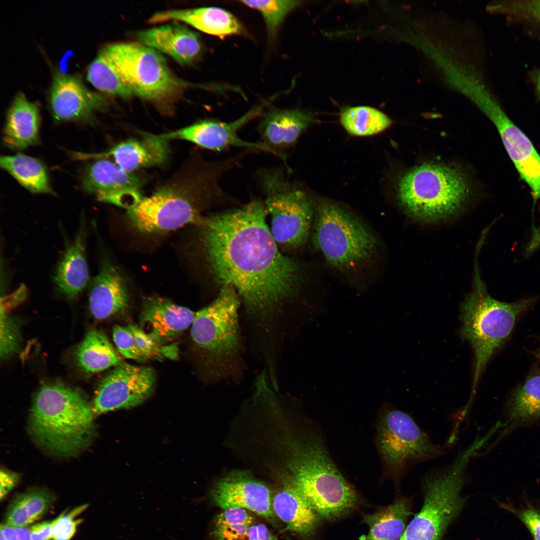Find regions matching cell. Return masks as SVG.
<instances>
[{
	"label": "cell",
	"instance_id": "obj_12",
	"mask_svg": "<svg viewBox=\"0 0 540 540\" xmlns=\"http://www.w3.org/2000/svg\"><path fill=\"white\" fill-rule=\"evenodd\" d=\"M156 376L154 370L148 366L125 363L115 366L95 392L92 404L94 416L142 404L154 392Z\"/></svg>",
	"mask_w": 540,
	"mask_h": 540
},
{
	"label": "cell",
	"instance_id": "obj_21",
	"mask_svg": "<svg viewBox=\"0 0 540 540\" xmlns=\"http://www.w3.org/2000/svg\"><path fill=\"white\" fill-rule=\"evenodd\" d=\"M136 38L139 43L162 52L183 64H192L202 50L197 34L176 22L140 31Z\"/></svg>",
	"mask_w": 540,
	"mask_h": 540
},
{
	"label": "cell",
	"instance_id": "obj_31",
	"mask_svg": "<svg viewBox=\"0 0 540 540\" xmlns=\"http://www.w3.org/2000/svg\"><path fill=\"white\" fill-rule=\"evenodd\" d=\"M506 416L516 424L540 420V374L528 376L513 392L507 404Z\"/></svg>",
	"mask_w": 540,
	"mask_h": 540
},
{
	"label": "cell",
	"instance_id": "obj_23",
	"mask_svg": "<svg viewBox=\"0 0 540 540\" xmlns=\"http://www.w3.org/2000/svg\"><path fill=\"white\" fill-rule=\"evenodd\" d=\"M170 20L184 22L202 32L220 37L242 32L241 24L232 14L217 7L164 10L155 13L148 21L156 24Z\"/></svg>",
	"mask_w": 540,
	"mask_h": 540
},
{
	"label": "cell",
	"instance_id": "obj_6",
	"mask_svg": "<svg viewBox=\"0 0 540 540\" xmlns=\"http://www.w3.org/2000/svg\"><path fill=\"white\" fill-rule=\"evenodd\" d=\"M242 300L236 291L222 286L216 298L196 312L191 336L204 354L214 375L220 380L237 372L242 337L238 310Z\"/></svg>",
	"mask_w": 540,
	"mask_h": 540
},
{
	"label": "cell",
	"instance_id": "obj_36",
	"mask_svg": "<svg viewBox=\"0 0 540 540\" xmlns=\"http://www.w3.org/2000/svg\"><path fill=\"white\" fill-rule=\"evenodd\" d=\"M127 327L132 334L138 349L146 360L150 358L176 359L178 357V350L176 344L163 346L152 339L140 327L132 324H128Z\"/></svg>",
	"mask_w": 540,
	"mask_h": 540
},
{
	"label": "cell",
	"instance_id": "obj_20",
	"mask_svg": "<svg viewBox=\"0 0 540 540\" xmlns=\"http://www.w3.org/2000/svg\"><path fill=\"white\" fill-rule=\"evenodd\" d=\"M168 140L162 134H144L140 138H131L100 154L76 153L78 159L111 157L124 171L130 172L139 168L164 163L168 157Z\"/></svg>",
	"mask_w": 540,
	"mask_h": 540
},
{
	"label": "cell",
	"instance_id": "obj_49",
	"mask_svg": "<svg viewBox=\"0 0 540 540\" xmlns=\"http://www.w3.org/2000/svg\"><path fill=\"white\" fill-rule=\"evenodd\" d=\"M0 540H6L1 532H0Z\"/></svg>",
	"mask_w": 540,
	"mask_h": 540
},
{
	"label": "cell",
	"instance_id": "obj_35",
	"mask_svg": "<svg viewBox=\"0 0 540 540\" xmlns=\"http://www.w3.org/2000/svg\"><path fill=\"white\" fill-rule=\"evenodd\" d=\"M245 5L259 11L268 33L274 36L287 14L300 4L297 0H242Z\"/></svg>",
	"mask_w": 540,
	"mask_h": 540
},
{
	"label": "cell",
	"instance_id": "obj_43",
	"mask_svg": "<svg viewBox=\"0 0 540 540\" xmlns=\"http://www.w3.org/2000/svg\"><path fill=\"white\" fill-rule=\"evenodd\" d=\"M20 479V474L16 472L1 468L0 472V500L15 486Z\"/></svg>",
	"mask_w": 540,
	"mask_h": 540
},
{
	"label": "cell",
	"instance_id": "obj_32",
	"mask_svg": "<svg viewBox=\"0 0 540 540\" xmlns=\"http://www.w3.org/2000/svg\"><path fill=\"white\" fill-rule=\"evenodd\" d=\"M340 121L350 134L357 136L372 135L389 127L391 120L384 113L367 106L348 107L340 113Z\"/></svg>",
	"mask_w": 540,
	"mask_h": 540
},
{
	"label": "cell",
	"instance_id": "obj_42",
	"mask_svg": "<svg viewBox=\"0 0 540 540\" xmlns=\"http://www.w3.org/2000/svg\"><path fill=\"white\" fill-rule=\"evenodd\" d=\"M58 519V516L54 520L42 522L34 524L30 528L32 540H50L52 539V530Z\"/></svg>",
	"mask_w": 540,
	"mask_h": 540
},
{
	"label": "cell",
	"instance_id": "obj_41",
	"mask_svg": "<svg viewBox=\"0 0 540 540\" xmlns=\"http://www.w3.org/2000/svg\"><path fill=\"white\" fill-rule=\"evenodd\" d=\"M502 508L520 518L528 528L534 540H540V512L538 509L531 504L516 508L509 504H502Z\"/></svg>",
	"mask_w": 540,
	"mask_h": 540
},
{
	"label": "cell",
	"instance_id": "obj_29",
	"mask_svg": "<svg viewBox=\"0 0 540 540\" xmlns=\"http://www.w3.org/2000/svg\"><path fill=\"white\" fill-rule=\"evenodd\" d=\"M54 496L48 490L35 488L18 494L10 504L4 524L24 528L41 518L54 501Z\"/></svg>",
	"mask_w": 540,
	"mask_h": 540
},
{
	"label": "cell",
	"instance_id": "obj_25",
	"mask_svg": "<svg viewBox=\"0 0 540 540\" xmlns=\"http://www.w3.org/2000/svg\"><path fill=\"white\" fill-rule=\"evenodd\" d=\"M86 234L85 224L82 223L74 240L68 245L54 277L58 290L70 298L77 296L90 280L86 257Z\"/></svg>",
	"mask_w": 540,
	"mask_h": 540
},
{
	"label": "cell",
	"instance_id": "obj_45",
	"mask_svg": "<svg viewBox=\"0 0 540 540\" xmlns=\"http://www.w3.org/2000/svg\"><path fill=\"white\" fill-rule=\"evenodd\" d=\"M0 532L6 540H32L30 529L26 527L16 528L2 524Z\"/></svg>",
	"mask_w": 540,
	"mask_h": 540
},
{
	"label": "cell",
	"instance_id": "obj_33",
	"mask_svg": "<svg viewBox=\"0 0 540 540\" xmlns=\"http://www.w3.org/2000/svg\"><path fill=\"white\" fill-rule=\"evenodd\" d=\"M86 77L95 88L110 94L128 98L134 94L120 76L100 52L89 65Z\"/></svg>",
	"mask_w": 540,
	"mask_h": 540
},
{
	"label": "cell",
	"instance_id": "obj_3",
	"mask_svg": "<svg viewBox=\"0 0 540 540\" xmlns=\"http://www.w3.org/2000/svg\"><path fill=\"white\" fill-rule=\"evenodd\" d=\"M478 265L476 262L472 289L462 304L460 316V336L471 344L476 360L471 400L488 362L510 334L517 317L535 300L530 298L506 302L494 298L481 279Z\"/></svg>",
	"mask_w": 540,
	"mask_h": 540
},
{
	"label": "cell",
	"instance_id": "obj_17",
	"mask_svg": "<svg viewBox=\"0 0 540 540\" xmlns=\"http://www.w3.org/2000/svg\"><path fill=\"white\" fill-rule=\"evenodd\" d=\"M52 114L60 121L84 120L104 108L106 100L76 77L58 73L54 77L49 95Z\"/></svg>",
	"mask_w": 540,
	"mask_h": 540
},
{
	"label": "cell",
	"instance_id": "obj_28",
	"mask_svg": "<svg viewBox=\"0 0 540 540\" xmlns=\"http://www.w3.org/2000/svg\"><path fill=\"white\" fill-rule=\"evenodd\" d=\"M75 356L79 367L88 372H102L124 363L106 336L96 330L86 334L77 348Z\"/></svg>",
	"mask_w": 540,
	"mask_h": 540
},
{
	"label": "cell",
	"instance_id": "obj_14",
	"mask_svg": "<svg viewBox=\"0 0 540 540\" xmlns=\"http://www.w3.org/2000/svg\"><path fill=\"white\" fill-rule=\"evenodd\" d=\"M262 113V108L257 107L232 121L204 120L162 135L168 140H186L202 148L216 152L238 147L252 152H264L278 157L276 153L260 142L247 141L239 136L240 130L252 120L260 116Z\"/></svg>",
	"mask_w": 540,
	"mask_h": 540
},
{
	"label": "cell",
	"instance_id": "obj_24",
	"mask_svg": "<svg viewBox=\"0 0 540 540\" xmlns=\"http://www.w3.org/2000/svg\"><path fill=\"white\" fill-rule=\"evenodd\" d=\"M40 122L37 105L23 93H18L7 112L3 136L4 144L11 149L22 150L36 144Z\"/></svg>",
	"mask_w": 540,
	"mask_h": 540
},
{
	"label": "cell",
	"instance_id": "obj_47",
	"mask_svg": "<svg viewBox=\"0 0 540 540\" xmlns=\"http://www.w3.org/2000/svg\"><path fill=\"white\" fill-rule=\"evenodd\" d=\"M536 88L538 95L540 98V72L537 78Z\"/></svg>",
	"mask_w": 540,
	"mask_h": 540
},
{
	"label": "cell",
	"instance_id": "obj_38",
	"mask_svg": "<svg viewBox=\"0 0 540 540\" xmlns=\"http://www.w3.org/2000/svg\"><path fill=\"white\" fill-rule=\"evenodd\" d=\"M88 504L79 506L67 514L64 512L58 516V519L52 530V540H70L76 533L77 526L82 521L76 518L84 511Z\"/></svg>",
	"mask_w": 540,
	"mask_h": 540
},
{
	"label": "cell",
	"instance_id": "obj_40",
	"mask_svg": "<svg viewBox=\"0 0 540 540\" xmlns=\"http://www.w3.org/2000/svg\"><path fill=\"white\" fill-rule=\"evenodd\" d=\"M492 9L540 22V0L506 1L492 6Z\"/></svg>",
	"mask_w": 540,
	"mask_h": 540
},
{
	"label": "cell",
	"instance_id": "obj_4",
	"mask_svg": "<svg viewBox=\"0 0 540 540\" xmlns=\"http://www.w3.org/2000/svg\"><path fill=\"white\" fill-rule=\"evenodd\" d=\"M472 190L468 176L459 169L438 163H426L401 177L397 197L404 212L423 222L448 218L458 212Z\"/></svg>",
	"mask_w": 540,
	"mask_h": 540
},
{
	"label": "cell",
	"instance_id": "obj_39",
	"mask_svg": "<svg viewBox=\"0 0 540 540\" xmlns=\"http://www.w3.org/2000/svg\"><path fill=\"white\" fill-rule=\"evenodd\" d=\"M112 335L118 350L124 357L138 362L146 360L139 351L134 336L127 326H115Z\"/></svg>",
	"mask_w": 540,
	"mask_h": 540
},
{
	"label": "cell",
	"instance_id": "obj_48",
	"mask_svg": "<svg viewBox=\"0 0 540 540\" xmlns=\"http://www.w3.org/2000/svg\"><path fill=\"white\" fill-rule=\"evenodd\" d=\"M532 353L538 360L540 364V346L536 350L532 351Z\"/></svg>",
	"mask_w": 540,
	"mask_h": 540
},
{
	"label": "cell",
	"instance_id": "obj_30",
	"mask_svg": "<svg viewBox=\"0 0 540 540\" xmlns=\"http://www.w3.org/2000/svg\"><path fill=\"white\" fill-rule=\"evenodd\" d=\"M0 163L2 168L30 192L54 194L46 170L36 158L18 154L2 156Z\"/></svg>",
	"mask_w": 540,
	"mask_h": 540
},
{
	"label": "cell",
	"instance_id": "obj_44",
	"mask_svg": "<svg viewBox=\"0 0 540 540\" xmlns=\"http://www.w3.org/2000/svg\"><path fill=\"white\" fill-rule=\"evenodd\" d=\"M242 540H277L267 527L262 524H252Z\"/></svg>",
	"mask_w": 540,
	"mask_h": 540
},
{
	"label": "cell",
	"instance_id": "obj_19",
	"mask_svg": "<svg viewBox=\"0 0 540 540\" xmlns=\"http://www.w3.org/2000/svg\"><path fill=\"white\" fill-rule=\"evenodd\" d=\"M314 120L309 112L298 110L272 108L262 114L257 127L262 144L286 162L284 152L292 146Z\"/></svg>",
	"mask_w": 540,
	"mask_h": 540
},
{
	"label": "cell",
	"instance_id": "obj_18",
	"mask_svg": "<svg viewBox=\"0 0 540 540\" xmlns=\"http://www.w3.org/2000/svg\"><path fill=\"white\" fill-rule=\"evenodd\" d=\"M196 314L168 299L152 296L143 304L140 328L152 339L163 344L176 338L192 324Z\"/></svg>",
	"mask_w": 540,
	"mask_h": 540
},
{
	"label": "cell",
	"instance_id": "obj_11",
	"mask_svg": "<svg viewBox=\"0 0 540 540\" xmlns=\"http://www.w3.org/2000/svg\"><path fill=\"white\" fill-rule=\"evenodd\" d=\"M127 217L133 228L147 234L164 233L202 222L192 198L170 186L143 196L136 205L127 210Z\"/></svg>",
	"mask_w": 540,
	"mask_h": 540
},
{
	"label": "cell",
	"instance_id": "obj_8",
	"mask_svg": "<svg viewBox=\"0 0 540 540\" xmlns=\"http://www.w3.org/2000/svg\"><path fill=\"white\" fill-rule=\"evenodd\" d=\"M257 177L271 218L270 230L278 246L294 250L307 242L316 206L308 194L290 181L284 169L260 168Z\"/></svg>",
	"mask_w": 540,
	"mask_h": 540
},
{
	"label": "cell",
	"instance_id": "obj_10",
	"mask_svg": "<svg viewBox=\"0 0 540 540\" xmlns=\"http://www.w3.org/2000/svg\"><path fill=\"white\" fill-rule=\"evenodd\" d=\"M376 445L388 474L399 480L416 464L437 458L446 453L408 414L386 408L379 420Z\"/></svg>",
	"mask_w": 540,
	"mask_h": 540
},
{
	"label": "cell",
	"instance_id": "obj_46",
	"mask_svg": "<svg viewBox=\"0 0 540 540\" xmlns=\"http://www.w3.org/2000/svg\"><path fill=\"white\" fill-rule=\"evenodd\" d=\"M540 246V224L532 228L530 240L526 248V253L532 254Z\"/></svg>",
	"mask_w": 540,
	"mask_h": 540
},
{
	"label": "cell",
	"instance_id": "obj_27",
	"mask_svg": "<svg viewBox=\"0 0 540 540\" xmlns=\"http://www.w3.org/2000/svg\"><path fill=\"white\" fill-rule=\"evenodd\" d=\"M411 514L410 500L403 498L376 512L365 515L363 520L368 525L369 532L360 540H399Z\"/></svg>",
	"mask_w": 540,
	"mask_h": 540
},
{
	"label": "cell",
	"instance_id": "obj_2",
	"mask_svg": "<svg viewBox=\"0 0 540 540\" xmlns=\"http://www.w3.org/2000/svg\"><path fill=\"white\" fill-rule=\"evenodd\" d=\"M94 416L92 406L79 391L59 383L45 384L34 397L29 432L49 453L72 456L91 444Z\"/></svg>",
	"mask_w": 540,
	"mask_h": 540
},
{
	"label": "cell",
	"instance_id": "obj_15",
	"mask_svg": "<svg viewBox=\"0 0 540 540\" xmlns=\"http://www.w3.org/2000/svg\"><path fill=\"white\" fill-rule=\"evenodd\" d=\"M82 185L98 200L127 210L143 198L138 179L108 160H98L90 164L83 174Z\"/></svg>",
	"mask_w": 540,
	"mask_h": 540
},
{
	"label": "cell",
	"instance_id": "obj_7",
	"mask_svg": "<svg viewBox=\"0 0 540 540\" xmlns=\"http://www.w3.org/2000/svg\"><path fill=\"white\" fill-rule=\"evenodd\" d=\"M476 448L470 444L447 468L425 476L422 480L424 504L399 540H440L459 514L465 500L461 496L465 473Z\"/></svg>",
	"mask_w": 540,
	"mask_h": 540
},
{
	"label": "cell",
	"instance_id": "obj_5",
	"mask_svg": "<svg viewBox=\"0 0 540 540\" xmlns=\"http://www.w3.org/2000/svg\"><path fill=\"white\" fill-rule=\"evenodd\" d=\"M313 240L327 264L344 274L358 272L375 258L378 240L372 230L340 206H316Z\"/></svg>",
	"mask_w": 540,
	"mask_h": 540
},
{
	"label": "cell",
	"instance_id": "obj_1",
	"mask_svg": "<svg viewBox=\"0 0 540 540\" xmlns=\"http://www.w3.org/2000/svg\"><path fill=\"white\" fill-rule=\"evenodd\" d=\"M264 202L255 199L204 222L206 260L216 281L233 288L248 312L269 322L303 280L300 264L284 255L266 223Z\"/></svg>",
	"mask_w": 540,
	"mask_h": 540
},
{
	"label": "cell",
	"instance_id": "obj_22",
	"mask_svg": "<svg viewBox=\"0 0 540 540\" xmlns=\"http://www.w3.org/2000/svg\"><path fill=\"white\" fill-rule=\"evenodd\" d=\"M128 300L126 283L118 270L104 260L90 282L88 305L94 317L106 319L125 309Z\"/></svg>",
	"mask_w": 540,
	"mask_h": 540
},
{
	"label": "cell",
	"instance_id": "obj_26",
	"mask_svg": "<svg viewBox=\"0 0 540 540\" xmlns=\"http://www.w3.org/2000/svg\"><path fill=\"white\" fill-rule=\"evenodd\" d=\"M272 508L286 528L300 536H312L319 524L320 517L292 482L275 495Z\"/></svg>",
	"mask_w": 540,
	"mask_h": 540
},
{
	"label": "cell",
	"instance_id": "obj_13",
	"mask_svg": "<svg viewBox=\"0 0 540 540\" xmlns=\"http://www.w3.org/2000/svg\"><path fill=\"white\" fill-rule=\"evenodd\" d=\"M480 106L492 121L522 178L528 185L534 200L540 199V156L528 138L486 92Z\"/></svg>",
	"mask_w": 540,
	"mask_h": 540
},
{
	"label": "cell",
	"instance_id": "obj_37",
	"mask_svg": "<svg viewBox=\"0 0 540 540\" xmlns=\"http://www.w3.org/2000/svg\"><path fill=\"white\" fill-rule=\"evenodd\" d=\"M17 324L0 310V356L6 358L15 353L20 346V334Z\"/></svg>",
	"mask_w": 540,
	"mask_h": 540
},
{
	"label": "cell",
	"instance_id": "obj_16",
	"mask_svg": "<svg viewBox=\"0 0 540 540\" xmlns=\"http://www.w3.org/2000/svg\"><path fill=\"white\" fill-rule=\"evenodd\" d=\"M211 495L215 504L224 509L241 508L272 520L270 492L263 483L242 472H233L218 481Z\"/></svg>",
	"mask_w": 540,
	"mask_h": 540
},
{
	"label": "cell",
	"instance_id": "obj_9",
	"mask_svg": "<svg viewBox=\"0 0 540 540\" xmlns=\"http://www.w3.org/2000/svg\"><path fill=\"white\" fill-rule=\"evenodd\" d=\"M140 97L162 102L175 97L182 84L158 51L139 42H116L99 50Z\"/></svg>",
	"mask_w": 540,
	"mask_h": 540
},
{
	"label": "cell",
	"instance_id": "obj_34",
	"mask_svg": "<svg viewBox=\"0 0 540 540\" xmlns=\"http://www.w3.org/2000/svg\"><path fill=\"white\" fill-rule=\"evenodd\" d=\"M252 522V517L245 509H224L214 520V537L215 540H242Z\"/></svg>",
	"mask_w": 540,
	"mask_h": 540
}]
</instances>
